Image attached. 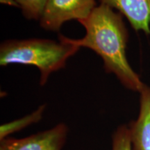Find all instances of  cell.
I'll return each instance as SVG.
<instances>
[{"label": "cell", "instance_id": "6da1fadb", "mask_svg": "<svg viewBox=\"0 0 150 150\" xmlns=\"http://www.w3.org/2000/svg\"><path fill=\"white\" fill-rule=\"evenodd\" d=\"M84 27L82 38L61 35L65 41L79 47L93 50L102 58L106 72L114 74L127 89L140 92L144 84L131 68L126 56L128 31L123 16L108 6L100 4L87 18L78 21Z\"/></svg>", "mask_w": 150, "mask_h": 150}, {"label": "cell", "instance_id": "7a4b0ae2", "mask_svg": "<svg viewBox=\"0 0 150 150\" xmlns=\"http://www.w3.org/2000/svg\"><path fill=\"white\" fill-rule=\"evenodd\" d=\"M59 40L31 38L4 41L0 46V65L36 67L40 73V86H44L50 74L64 68L67 60L80 49L65 41L61 35Z\"/></svg>", "mask_w": 150, "mask_h": 150}, {"label": "cell", "instance_id": "3957f363", "mask_svg": "<svg viewBox=\"0 0 150 150\" xmlns=\"http://www.w3.org/2000/svg\"><path fill=\"white\" fill-rule=\"evenodd\" d=\"M96 6L95 0H48L40 26L47 31H59L66 22L86 18Z\"/></svg>", "mask_w": 150, "mask_h": 150}, {"label": "cell", "instance_id": "277c9868", "mask_svg": "<svg viewBox=\"0 0 150 150\" xmlns=\"http://www.w3.org/2000/svg\"><path fill=\"white\" fill-rule=\"evenodd\" d=\"M68 132L64 123L22 138H6L0 141V150H61Z\"/></svg>", "mask_w": 150, "mask_h": 150}, {"label": "cell", "instance_id": "5b68a950", "mask_svg": "<svg viewBox=\"0 0 150 150\" xmlns=\"http://www.w3.org/2000/svg\"><path fill=\"white\" fill-rule=\"evenodd\" d=\"M126 17L136 31L150 33V0H99Z\"/></svg>", "mask_w": 150, "mask_h": 150}, {"label": "cell", "instance_id": "8992f818", "mask_svg": "<svg viewBox=\"0 0 150 150\" xmlns=\"http://www.w3.org/2000/svg\"><path fill=\"white\" fill-rule=\"evenodd\" d=\"M140 112L129 125L133 150H150V88L144 85L140 92Z\"/></svg>", "mask_w": 150, "mask_h": 150}, {"label": "cell", "instance_id": "52a82bcc", "mask_svg": "<svg viewBox=\"0 0 150 150\" xmlns=\"http://www.w3.org/2000/svg\"><path fill=\"white\" fill-rule=\"evenodd\" d=\"M45 107V104L40 105L36 110L29 115L1 125L0 127V141L8 138V136L11 134L21 131L22 129L29 127V125L38 122L42 118Z\"/></svg>", "mask_w": 150, "mask_h": 150}, {"label": "cell", "instance_id": "ba28073f", "mask_svg": "<svg viewBox=\"0 0 150 150\" xmlns=\"http://www.w3.org/2000/svg\"><path fill=\"white\" fill-rule=\"evenodd\" d=\"M20 6L24 18L40 21L48 0H15Z\"/></svg>", "mask_w": 150, "mask_h": 150}, {"label": "cell", "instance_id": "9c48e42d", "mask_svg": "<svg viewBox=\"0 0 150 150\" xmlns=\"http://www.w3.org/2000/svg\"><path fill=\"white\" fill-rule=\"evenodd\" d=\"M112 150H133L129 126L117 127L112 135Z\"/></svg>", "mask_w": 150, "mask_h": 150}, {"label": "cell", "instance_id": "30bf717a", "mask_svg": "<svg viewBox=\"0 0 150 150\" xmlns=\"http://www.w3.org/2000/svg\"><path fill=\"white\" fill-rule=\"evenodd\" d=\"M0 2L2 4H6L8 6H15L20 8V6L15 0H0Z\"/></svg>", "mask_w": 150, "mask_h": 150}]
</instances>
